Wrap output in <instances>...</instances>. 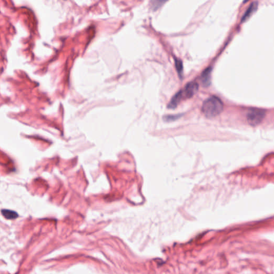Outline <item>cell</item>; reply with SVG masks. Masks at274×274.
I'll return each mask as SVG.
<instances>
[{"label":"cell","mask_w":274,"mask_h":274,"mask_svg":"<svg viewBox=\"0 0 274 274\" xmlns=\"http://www.w3.org/2000/svg\"><path fill=\"white\" fill-rule=\"evenodd\" d=\"M223 109V103L220 98L213 96L204 102L202 111L207 117H214L219 115Z\"/></svg>","instance_id":"6da1fadb"},{"label":"cell","mask_w":274,"mask_h":274,"mask_svg":"<svg viewBox=\"0 0 274 274\" xmlns=\"http://www.w3.org/2000/svg\"><path fill=\"white\" fill-rule=\"evenodd\" d=\"M1 213L4 217L8 220H15L18 217V213L11 210L2 209L1 210Z\"/></svg>","instance_id":"52a82bcc"},{"label":"cell","mask_w":274,"mask_h":274,"mask_svg":"<svg viewBox=\"0 0 274 274\" xmlns=\"http://www.w3.org/2000/svg\"><path fill=\"white\" fill-rule=\"evenodd\" d=\"M258 2L256 1L252 2L251 4L248 9H247L245 13L244 14L241 19V23H244L250 18V17L258 9Z\"/></svg>","instance_id":"5b68a950"},{"label":"cell","mask_w":274,"mask_h":274,"mask_svg":"<svg viewBox=\"0 0 274 274\" xmlns=\"http://www.w3.org/2000/svg\"><path fill=\"white\" fill-rule=\"evenodd\" d=\"M168 0H151V7L154 10H157Z\"/></svg>","instance_id":"ba28073f"},{"label":"cell","mask_w":274,"mask_h":274,"mask_svg":"<svg viewBox=\"0 0 274 274\" xmlns=\"http://www.w3.org/2000/svg\"><path fill=\"white\" fill-rule=\"evenodd\" d=\"M175 66L177 71L179 75V77L182 78L183 75V66L182 62L178 59H175Z\"/></svg>","instance_id":"9c48e42d"},{"label":"cell","mask_w":274,"mask_h":274,"mask_svg":"<svg viewBox=\"0 0 274 274\" xmlns=\"http://www.w3.org/2000/svg\"><path fill=\"white\" fill-rule=\"evenodd\" d=\"M212 71V68L209 67L206 69L201 75V81L204 86L207 87L210 84Z\"/></svg>","instance_id":"277c9868"},{"label":"cell","mask_w":274,"mask_h":274,"mask_svg":"<svg viewBox=\"0 0 274 274\" xmlns=\"http://www.w3.org/2000/svg\"><path fill=\"white\" fill-rule=\"evenodd\" d=\"M266 116L265 110L259 108L251 109L247 114V120L252 127H256L261 123Z\"/></svg>","instance_id":"7a4b0ae2"},{"label":"cell","mask_w":274,"mask_h":274,"mask_svg":"<svg viewBox=\"0 0 274 274\" xmlns=\"http://www.w3.org/2000/svg\"><path fill=\"white\" fill-rule=\"evenodd\" d=\"M199 89L198 84L194 81H191L188 83L185 87L184 93L186 98H191L198 92Z\"/></svg>","instance_id":"3957f363"},{"label":"cell","mask_w":274,"mask_h":274,"mask_svg":"<svg viewBox=\"0 0 274 274\" xmlns=\"http://www.w3.org/2000/svg\"><path fill=\"white\" fill-rule=\"evenodd\" d=\"M176 117H178V116L177 115H175V116H171V115H170V116H166L164 117V120H166V121H173V120H176Z\"/></svg>","instance_id":"30bf717a"},{"label":"cell","mask_w":274,"mask_h":274,"mask_svg":"<svg viewBox=\"0 0 274 274\" xmlns=\"http://www.w3.org/2000/svg\"><path fill=\"white\" fill-rule=\"evenodd\" d=\"M249 0H244V1H243V3H246L247 2H248Z\"/></svg>","instance_id":"8fae6325"},{"label":"cell","mask_w":274,"mask_h":274,"mask_svg":"<svg viewBox=\"0 0 274 274\" xmlns=\"http://www.w3.org/2000/svg\"><path fill=\"white\" fill-rule=\"evenodd\" d=\"M182 96L183 92L182 90H180L178 93H177L171 99V101H170L168 105V108L172 109L176 108L178 106L179 103H180Z\"/></svg>","instance_id":"8992f818"}]
</instances>
